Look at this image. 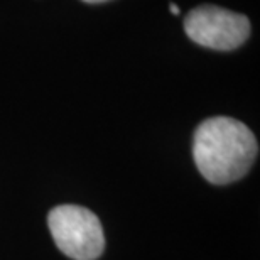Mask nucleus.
Returning a JSON list of instances; mask_svg holds the SVG:
<instances>
[{
  "label": "nucleus",
  "mask_w": 260,
  "mask_h": 260,
  "mask_svg": "<svg viewBox=\"0 0 260 260\" xmlns=\"http://www.w3.org/2000/svg\"><path fill=\"white\" fill-rule=\"evenodd\" d=\"M257 154L255 135L235 118H206L194 130V164L211 184L221 186L243 178L255 162Z\"/></svg>",
  "instance_id": "1"
},
{
  "label": "nucleus",
  "mask_w": 260,
  "mask_h": 260,
  "mask_svg": "<svg viewBox=\"0 0 260 260\" xmlns=\"http://www.w3.org/2000/svg\"><path fill=\"white\" fill-rule=\"evenodd\" d=\"M48 225L58 248L73 260H95L105 248L102 223L88 208L56 206L49 211Z\"/></svg>",
  "instance_id": "2"
},
{
  "label": "nucleus",
  "mask_w": 260,
  "mask_h": 260,
  "mask_svg": "<svg viewBox=\"0 0 260 260\" xmlns=\"http://www.w3.org/2000/svg\"><path fill=\"white\" fill-rule=\"evenodd\" d=\"M184 30L191 41L215 51H232L245 43L250 36V20L243 14L200 5L184 19Z\"/></svg>",
  "instance_id": "3"
},
{
  "label": "nucleus",
  "mask_w": 260,
  "mask_h": 260,
  "mask_svg": "<svg viewBox=\"0 0 260 260\" xmlns=\"http://www.w3.org/2000/svg\"><path fill=\"white\" fill-rule=\"evenodd\" d=\"M169 10L173 12L174 15H179V7L176 4H169Z\"/></svg>",
  "instance_id": "4"
},
{
  "label": "nucleus",
  "mask_w": 260,
  "mask_h": 260,
  "mask_svg": "<svg viewBox=\"0 0 260 260\" xmlns=\"http://www.w3.org/2000/svg\"><path fill=\"white\" fill-rule=\"evenodd\" d=\"M86 4H103V2H108V0H83Z\"/></svg>",
  "instance_id": "5"
}]
</instances>
